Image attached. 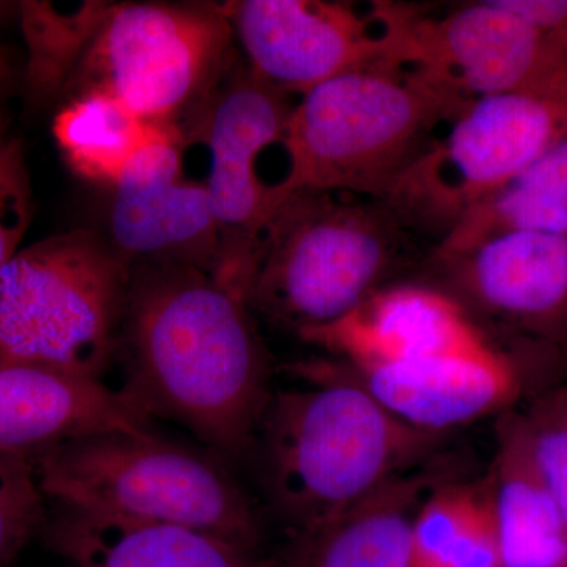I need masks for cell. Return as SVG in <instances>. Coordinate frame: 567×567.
<instances>
[{
  "instance_id": "ac0fdd59",
  "label": "cell",
  "mask_w": 567,
  "mask_h": 567,
  "mask_svg": "<svg viewBox=\"0 0 567 567\" xmlns=\"http://www.w3.org/2000/svg\"><path fill=\"white\" fill-rule=\"evenodd\" d=\"M61 509L48 540L76 567H264L256 554L200 529Z\"/></svg>"
},
{
  "instance_id": "f546056e",
  "label": "cell",
  "mask_w": 567,
  "mask_h": 567,
  "mask_svg": "<svg viewBox=\"0 0 567 567\" xmlns=\"http://www.w3.org/2000/svg\"><path fill=\"white\" fill-rule=\"evenodd\" d=\"M10 13L18 14V3L0 2V21L7 20Z\"/></svg>"
},
{
  "instance_id": "ffe728a7",
  "label": "cell",
  "mask_w": 567,
  "mask_h": 567,
  "mask_svg": "<svg viewBox=\"0 0 567 567\" xmlns=\"http://www.w3.org/2000/svg\"><path fill=\"white\" fill-rule=\"evenodd\" d=\"M507 230L567 235V136L466 213L432 254L461 252Z\"/></svg>"
},
{
  "instance_id": "2e32d148",
  "label": "cell",
  "mask_w": 567,
  "mask_h": 567,
  "mask_svg": "<svg viewBox=\"0 0 567 567\" xmlns=\"http://www.w3.org/2000/svg\"><path fill=\"white\" fill-rule=\"evenodd\" d=\"M122 388L50 365L0 361V454L33 461L104 431H153Z\"/></svg>"
},
{
  "instance_id": "4dcf8cb0",
  "label": "cell",
  "mask_w": 567,
  "mask_h": 567,
  "mask_svg": "<svg viewBox=\"0 0 567 567\" xmlns=\"http://www.w3.org/2000/svg\"><path fill=\"white\" fill-rule=\"evenodd\" d=\"M559 41H561L563 47H565L567 51V32L561 37V40Z\"/></svg>"
},
{
  "instance_id": "cb8c5ba5",
  "label": "cell",
  "mask_w": 567,
  "mask_h": 567,
  "mask_svg": "<svg viewBox=\"0 0 567 567\" xmlns=\"http://www.w3.org/2000/svg\"><path fill=\"white\" fill-rule=\"evenodd\" d=\"M44 499L31 458L0 454V567H9L43 524Z\"/></svg>"
},
{
  "instance_id": "7a4b0ae2",
  "label": "cell",
  "mask_w": 567,
  "mask_h": 567,
  "mask_svg": "<svg viewBox=\"0 0 567 567\" xmlns=\"http://www.w3.org/2000/svg\"><path fill=\"white\" fill-rule=\"evenodd\" d=\"M295 375L306 385L271 394L254 447L289 535L427 464L445 440L399 420L338 361L298 364Z\"/></svg>"
},
{
  "instance_id": "3957f363",
  "label": "cell",
  "mask_w": 567,
  "mask_h": 567,
  "mask_svg": "<svg viewBox=\"0 0 567 567\" xmlns=\"http://www.w3.org/2000/svg\"><path fill=\"white\" fill-rule=\"evenodd\" d=\"M468 103L390 59L316 85L287 122L282 199L297 189L385 199Z\"/></svg>"
},
{
  "instance_id": "7c38bea8",
  "label": "cell",
  "mask_w": 567,
  "mask_h": 567,
  "mask_svg": "<svg viewBox=\"0 0 567 567\" xmlns=\"http://www.w3.org/2000/svg\"><path fill=\"white\" fill-rule=\"evenodd\" d=\"M110 189L104 237L130 267L185 265L215 275V219L203 178L186 171L178 130L153 137Z\"/></svg>"
},
{
  "instance_id": "44dd1931",
  "label": "cell",
  "mask_w": 567,
  "mask_h": 567,
  "mask_svg": "<svg viewBox=\"0 0 567 567\" xmlns=\"http://www.w3.org/2000/svg\"><path fill=\"white\" fill-rule=\"evenodd\" d=\"M163 130L114 96L95 91L69 96L52 123L54 140L71 171L107 188Z\"/></svg>"
},
{
  "instance_id": "8fae6325",
  "label": "cell",
  "mask_w": 567,
  "mask_h": 567,
  "mask_svg": "<svg viewBox=\"0 0 567 567\" xmlns=\"http://www.w3.org/2000/svg\"><path fill=\"white\" fill-rule=\"evenodd\" d=\"M223 9L248 69L286 95L393 55V2L360 11L328 0H235Z\"/></svg>"
},
{
  "instance_id": "6da1fadb",
  "label": "cell",
  "mask_w": 567,
  "mask_h": 567,
  "mask_svg": "<svg viewBox=\"0 0 567 567\" xmlns=\"http://www.w3.org/2000/svg\"><path fill=\"white\" fill-rule=\"evenodd\" d=\"M122 386L151 417L181 424L223 461L254 454L270 364L246 295L185 265L130 267Z\"/></svg>"
},
{
  "instance_id": "5b68a950",
  "label": "cell",
  "mask_w": 567,
  "mask_h": 567,
  "mask_svg": "<svg viewBox=\"0 0 567 567\" xmlns=\"http://www.w3.org/2000/svg\"><path fill=\"white\" fill-rule=\"evenodd\" d=\"M32 462L41 492L63 509L196 528L256 555L262 543L251 499L212 451L153 431H104Z\"/></svg>"
},
{
  "instance_id": "277c9868",
  "label": "cell",
  "mask_w": 567,
  "mask_h": 567,
  "mask_svg": "<svg viewBox=\"0 0 567 567\" xmlns=\"http://www.w3.org/2000/svg\"><path fill=\"white\" fill-rule=\"evenodd\" d=\"M413 233L385 203L297 189L265 227L249 305L295 334L342 319L386 286Z\"/></svg>"
},
{
  "instance_id": "ba28073f",
  "label": "cell",
  "mask_w": 567,
  "mask_h": 567,
  "mask_svg": "<svg viewBox=\"0 0 567 567\" xmlns=\"http://www.w3.org/2000/svg\"><path fill=\"white\" fill-rule=\"evenodd\" d=\"M385 197L413 233L439 241L567 136V80L466 104Z\"/></svg>"
},
{
  "instance_id": "d6986e66",
  "label": "cell",
  "mask_w": 567,
  "mask_h": 567,
  "mask_svg": "<svg viewBox=\"0 0 567 567\" xmlns=\"http://www.w3.org/2000/svg\"><path fill=\"white\" fill-rule=\"evenodd\" d=\"M503 567H567V524L529 451L520 415H506L484 481Z\"/></svg>"
},
{
  "instance_id": "d4e9b609",
  "label": "cell",
  "mask_w": 567,
  "mask_h": 567,
  "mask_svg": "<svg viewBox=\"0 0 567 567\" xmlns=\"http://www.w3.org/2000/svg\"><path fill=\"white\" fill-rule=\"evenodd\" d=\"M520 421L539 475L567 524V388L540 398Z\"/></svg>"
},
{
  "instance_id": "9a60e30c",
  "label": "cell",
  "mask_w": 567,
  "mask_h": 567,
  "mask_svg": "<svg viewBox=\"0 0 567 567\" xmlns=\"http://www.w3.org/2000/svg\"><path fill=\"white\" fill-rule=\"evenodd\" d=\"M338 363L399 420L439 435L505 410L522 388L516 364L495 344L398 363Z\"/></svg>"
},
{
  "instance_id": "8992f818",
  "label": "cell",
  "mask_w": 567,
  "mask_h": 567,
  "mask_svg": "<svg viewBox=\"0 0 567 567\" xmlns=\"http://www.w3.org/2000/svg\"><path fill=\"white\" fill-rule=\"evenodd\" d=\"M130 265L104 235L43 238L0 270V361L102 379L117 353Z\"/></svg>"
},
{
  "instance_id": "5bb4252c",
  "label": "cell",
  "mask_w": 567,
  "mask_h": 567,
  "mask_svg": "<svg viewBox=\"0 0 567 567\" xmlns=\"http://www.w3.org/2000/svg\"><path fill=\"white\" fill-rule=\"evenodd\" d=\"M301 341L349 365H377L492 346L456 298L429 284H386L342 319Z\"/></svg>"
},
{
  "instance_id": "484cf974",
  "label": "cell",
  "mask_w": 567,
  "mask_h": 567,
  "mask_svg": "<svg viewBox=\"0 0 567 567\" xmlns=\"http://www.w3.org/2000/svg\"><path fill=\"white\" fill-rule=\"evenodd\" d=\"M32 218V188L24 147L0 134V270L20 252Z\"/></svg>"
},
{
  "instance_id": "7402d4cb",
  "label": "cell",
  "mask_w": 567,
  "mask_h": 567,
  "mask_svg": "<svg viewBox=\"0 0 567 567\" xmlns=\"http://www.w3.org/2000/svg\"><path fill=\"white\" fill-rule=\"evenodd\" d=\"M409 567H503L486 486L481 495L470 484L446 483L425 496Z\"/></svg>"
},
{
  "instance_id": "4316f807",
  "label": "cell",
  "mask_w": 567,
  "mask_h": 567,
  "mask_svg": "<svg viewBox=\"0 0 567 567\" xmlns=\"http://www.w3.org/2000/svg\"><path fill=\"white\" fill-rule=\"evenodd\" d=\"M503 9L535 31L561 40L567 32V0H498Z\"/></svg>"
},
{
  "instance_id": "f1b7e54d",
  "label": "cell",
  "mask_w": 567,
  "mask_h": 567,
  "mask_svg": "<svg viewBox=\"0 0 567 567\" xmlns=\"http://www.w3.org/2000/svg\"><path fill=\"white\" fill-rule=\"evenodd\" d=\"M9 96L10 89H0V134L9 133Z\"/></svg>"
},
{
  "instance_id": "9c48e42d",
  "label": "cell",
  "mask_w": 567,
  "mask_h": 567,
  "mask_svg": "<svg viewBox=\"0 0 567 567\" xmlns=\"http://www.w3.org/2000/svg\"><path fill=\"white\" fill-rule=\"evenodd\" d=\"M235 58L182 132L207 151L203 182L218 233L215 275L249 300L254 265L265 227L281 200L264 175L265 156L284 147L293 104Z\"/></svg>"
},
{
  "instance_id": "52a82bcc",
  "label": "cell",
  "mask_w": 567,
  "mask_h": 567,
  "mask_svg": "<svg viewBox=\"0 0 567 567\" xmlns=\"http://www.w3.org/2000/svg\"><path fill=\"white\" fill-rule=\"evenodd\" d=\"M237 55L223 3H112L65 93H107L182 133Z\"/></svg>"
},
{
  "instance_id": "603a6c76",
  "label": "cell",
  "mask_w": 567,
  "mask_h": 567,
  "mask_svg": "<svg viewBox=\"0 0 567 567\" xmlns=\"http://www.w3.org/2000/svg\"><path fill=\"white\" fill-rule=\"evenodd\" d=\"M111 7L104 2L54 0L18 3V20L28 47L22 80L33 102L48 103L66 92Z\"/></svg>"
},
{
  "instance_id": "4fadbf2b",
  "label": "cell",
  "mask_w": 567,
  "mask_h": 567,
  "mask_svg": "<svg viewBox=\"0 0 567 567\" xmlns=\"http://www.w3.org/2000/svg\"><path fill=\"white\" fill-rule=\"evenodd\" d=\"M440 289L481 327L540 341L567 338V235L507 230L461 252L431 254Z\"/></svg>"
},
{
  "instance_id": "e0dca14e",
  "label": "cell",
  "mask_w": 567,
  "mask_h": 567,
  "mask_svg": "<svg viewBox=\"0 0 567 567\" xmlns=\"http://www.w3.org/2000/svg\"><path fill=\"white\" fill-rule=\"evenodd\" d=\"M443 483L429 464L395 477L344 513L287 537L264 567H409L412 528L425 496Z\"/></svg>"
},
{
  "instance_id": "83f0119b",
  "label": "cell",
  "mask_w": 567,
  "mask_h": 567,
  "mask_svg": "<svg viewBox=\"0 0 567 567\" xmlns=\"http://www.w3.org/2000/svg\"><path fill=\"white\" fill-rule=\"evenodd\" d=\"M17 80L14 58L6 44L0 43V89H10Z\"/></svg>"
},
{
  "instance_id": "30bf717a",
  "label": "cell",
  "mask_w": 567,
  "mask_h": 567,
  "mask_svg": "<svg viewBox=\"0 0 567 567\" xmlns=\"http://www.w3.org/2000/svg\"><path fill=\"white\" fill-rule=\"evenodd\" d=\"M391 61L412 66L465 102L567 80L561 41L529 28L498 0L466 3L439 18L395 3Z\"/></svg>"
}]
</instances>
